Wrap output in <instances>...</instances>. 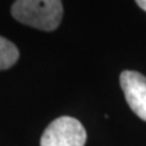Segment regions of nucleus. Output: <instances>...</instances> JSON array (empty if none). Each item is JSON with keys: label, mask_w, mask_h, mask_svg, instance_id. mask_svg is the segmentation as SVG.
I'll list each match as a JSON object with an SVG mask.
<instances>
[{"label": "nucleus", "mask_w": 146, "mask_h": 146, "mask_svg": "<svg viewBox=\"0 0 146 146\" xmlns=\"http://www.w3.org/2000/svg\"><path fill=\"white\" fill-rule=\"evenodd\" d=\"M86 131L73 117L62 116L52 121L40 138V146H84Z\"/></svg>", "instance_id": "obj_2"}, {"label": "nucleus", "mask_w": 146, "mask_h": 146, "mask_svg": "<svg viewBox=\"0 0 146 146\" xmlns=\"http://www.w3.org/2000/svg\"><path fill=\"white\" fill-rule=\"evenodd\" d=\"M18 57L20 52L16 45L4 36H0V71L12 67Z\"/></svg>", "instance_id": "obj_4"}, {"label": "nucleus", "mask_w": 146, "mask_h": 146, "mask_svg": "<svg viewBox=\"0 0 146 146\" xmlns=\"http://www.w3.org/2000/svg\"><path fill=\"white\" fill-rule=\"evenodd\" d=\"M135 1L139 5V7H141L144 11H146V0H135Z\"/></svg>", "instance_id": "obj_5"}, {"label": "nucleus", "mask_w": 146, "mask_h": 146, "mask_svg": "<svg viewBox=\"0 0 146 146\" xmlns=\"http://www.w3.org/2000/svg\"><path fill=\"white\" fill-rule=\"evenodd\" d=\"M119 83L131 111L146 122V77L135 71H124Z\"/></svg>", "instance_id": "obj_3"}, {"label": "nucleus", "mask_w": 146, "mask_h": 146, "mask_svg": "<svg viewBox=\"0 0 146 146\" xmlns=\"http://www.w3.org/2000/svg\"><path fill=\"white\" fill-rule=\"evenodd\" d=\"M13 18L40 31H54L63 15L61 0H16L11 7Z\"/></svg>", "instance_id": "obj_1"}]
</instances>
